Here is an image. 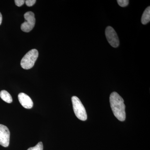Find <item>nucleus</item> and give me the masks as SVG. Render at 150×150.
Returning a JSON list of instances; mask_svg holds the SVG:
<instances>
[{
    "label": "nucleus",
    "instance_id": "f257e3e1",
    "mask_svg": "<svg viewBox=\"0 0 150 150\" xmlns=\"http://www.w3.org/2000/svg\"><path fill=\"white\" fill-rule=\"evenodd\" d=\"M110 107L114 115L121 121H125L126 118L124 100L117 92H113L110 96Z\"/></svg>",
    "mask_w": 150,
    "mask_h": 150
},
{
    "label": "nucleus",
    "instance_id": "f03ea898",
    "mask_svg": "<svg viewBox=\"0 0 150 150\" xmlns=\"http://www.w3.org/2000/svg\"><path fill=\"white\" fill-rule=\"evenodd\" d=\"M38 56V52L36 49H33L28 51L22 59L21 65L24 69H31L35 64Z\"/></svg>",
    "mask_w": 150,
    "mask_h": 150
},
{
    "label": "nucleus",
    "instance_id": "7ed1b4c3",
    "mask_svg": "<svg viewBox=\"0 0 150 150\" xmlns=\"http://www.w3.org/2000/svg\"><path fill=\"white\" fill-rule=\"evenodd\" d=\"M73 109L75 115L79 119L85 121L87 120V115L83 104L77 97L74 96L71 98Z\"/></svg>",
    "mask_w": 150,
    "mask_h": 150
},
{
    "label": "nucleus",
    "instance_id": "20e7f679",
    "mask_svg": "<svg viewBox=\"0 0 150 150\" xmlns=\"http://www.w3.org/2000/svg\"><path fill=\"white\" fill-rule=\"evenodd\" d=\"M24 17L25 21L21 25V28L25 32H29L35 26V15L32 12L28 11L24 14Z\"/></svg>",
    "mask_w": 150,
    "mask_h": 150
},
{
    "label": "nucleus",
    "instance_id": "39448f33",
    "mask_svg": "<svg viewBox=\"0 0 150 150\" xmlns=\"http://www.w3.org/2000/svg\"><path fill=\"white\" fill-rule=\"evenodd\" d=\"M105 36L110 46L117 48L119 45L118 35L114 29L111 26H108L105 29Z\"/></svg>",
    "mask_w": 150,
    "mask_h": 150
},
{
    "label": "nucleus",
    "instance_id": "423d86ee",
    "mask_svg": "<svg viewBox=\"0 0 150 150\" xmlns=\"http://www.w3.org/2000/svg\"><path fill=\"white\" fill-rule=\"evenodd\" d=\"M10 133L8 127L0 124V145L4 147L9 145Z\"/></svg>",
    "mask_w": 150,
    "mask_h": 150
},
{
    "label": "nucleus",
    "instance_id": "0eeeda50",
    "mask_svg": "<svg viewBox=\"0 0 150 150\" xmlns=\"http://www.w3.org/2000/svg\"><path fill=\"white\" fill-rule=\"evenodd\" d=\"M19 101L25 108L30 109L33 106V102L28 96L26 94L21 93L18 95Z\"/></svg>",
    "mask_w": 150,
    "mask_h": 150
},
{
    "label": "nucleus",
    "instance_id": "6e6552de",
    "mask_svg": "<svg viewBox=\"0 0 150 150\" xmlns=\"http://www.w3.org/2000/svg\"><path fill=\"white\" fill-rule=\"evenodd\" d=\"M150 21V7L149 6L144 11L142 17V24L146 25Z\"/></svg>",
    "mask_w": 150,
    "mask_h": 150
},
{
    "label": "nucleus",
    "instance_id": "1a4fd4ad",
    "mask_svg": "<svg viewBox=\"0 0 150 150\" xmlns=\"http://www.w3.org/2000/svg\"><path fill=\"white\" fill-rule=\"evenodd\" d=\"M0 97L3 100L8 103L12 102V98L10 94L5 90L1 91L0 92Z\"/></svg>",
    "mask_w": 150,
    "mask_h": 150
},
{
    "label": "nucleus",
    "instance_id": "9d476101",
    "mask_svg": "<svg viewBox=\"0 0 150 150\" xmlns=\"http://www.w3.org/2000/svg\"><path fill=\"white\" fill-rule=\"evenodd\" d=\"M43 143L40 142L35 146L30 148L27 150H43Z\"/></svg>",
    "mask_w": 150,
    "mask_h": 150
},
{
    "label": "nucleus",
    "instance_id": "9b49d317",
    "mask_svg": "<svg viewBox=\"0 0 150 150\" xmlns=\"http://www.w3.org/2000/svg\"><path fill=\"white\" fill-rule=\"evenodd\" d=\"M117 1L118 5L122 7L126 6L129 4V1L128 0H118Z\"/></svg>",
    "mask_w": 150,
    "mask_h": 150
},
{
    "label": "nucleus",
    "instance_id": "f8f14e48",
    "mask_svg": "<svg viewBox=\"0 0 150 150\" xmlns=\"http://www.w3.org/2000/svg\"><path fill=\"white\" fill-rule=\"evenodd\" d=\"M36 2L35 0H27L25 1L26 6L28 7L32 6Z\"/></svg>",
    "mask_w": 150,
    "mask_h": 150
},
{
    "label": "nucleus",
    "instance_id": "ddd939ff",
    "mask_svg": "<svg viewBox=\"0 0 150 150\" xmlns=\"http://www.w3.org/2000/svg\"><path fill=\"white\" fill-rule=\"evenodd\" d=\"M14 1L16 5L18 7H20L23 5L25 1H23V0H15Z\"/></svg>",
    "mask_w": 150,
    "mask_h": 150
},
{
    "label": "nucleus",
    "instance_id": "4468645a",
    "mask_svg": "<svg viewBox=\"0 0 150 150\" xmlns=\"http://www.w3.org/2000/svg\"><path fill=\"white\" fill-rule=\"evenodd\" d=\"M2 21V16L1 13H0V25L1 24Z\"/></svg>",
    "mask_w": 150,
    "mask_h": 150
}]
</instances>
